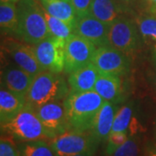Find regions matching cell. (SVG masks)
I'll return each instance as SVG.
<instances>
[{
	"label": "cell",
	"mask_w": 156,
	"mask_h": 156,
	"mask_svg": "<svg viewBox=\"0 0 156 156\" xmlns=\"http://www.w3.org/2000/svg\"><path fill=\"white\" fill-rule=\"evenodd\" d=\"M18 27L17 36L25 44L36 45L51 37L44 9L37 0H19L17 3Z\"/></svg>",
	"instance_id": "1"
},
{
	"label": "cell",
	"mask_w": 156,
	"mask_h": 156,
	"mask_svg": "<svg viewBox=\"0 0 156 156\" xmlns=\"http://www.w3.org/2000/svg\"><path fill=\"white\" fill-rule=\"evenodd\" d=\"M103 100L95 90L70 92L64 99L67 119L71 130L89 131Z\"/></svg>",
	"instance_id": "2"
},
{
	"label": "cell",
	"mask_w": 156,
	"mask_h": 156,
	"mask_svg": "<svg viewBox=\"0 0 156 156\" xmlns=\"http://www.w3.org/2000/svg\"><path fill=\"white\" fill-rule=\"evenodd\" d=\"M69 91L68 82L61 73L44 70L34 79L26 95V104L37 108L51 101L64 100Z\"/></svg>",
	"instance_id": "3"
},
{
	"label": "cell",
	"mask_w": 156,
	"mask_h": 156,
	"mask_svg": "<svg viewBox=\"0 0 156 156\" xmlns=\"http://www.w3.org/2000/svg\"><path fill=\"white\" fill-rule=\"evenodd\" d=\"M1 128L12 138L21 142L53 139L37 115L35 108L29 104L10 122L1 125Z\"/></svg>",
	"instance_id": "4"
},
{
	"label": "cell",
	"mask_w": 156,
	"mask_h": 156,
	"mask_svg": "<svg viewBox=\"0 0 156 156\" xmlns=\"http://www.w3.org/2000/svg\"><path fill=\"white\" fill-rule=\"evenodd\" d=\"M99 142L89 131L69 130L50 140V145L56 156L83 154L93 156Z\"/></svg>",
	"instance_id": "5"
},
{
	"label": "cell",
	"mask_w": 156,
	"mask_h": 156,
	"mask_svg": "<svg viewBox=\"0 0 156 156\" xmlns=\"http://www.w3.org/2000/svg\"><path fill=\"white\" fill-rule=\"evenodd\" d=\"M137 24L124 17H120L109 25L108 32V45L128 55L138 49L140 42Z\"/></svg>",
	"instance_id": "6"
},
{
	"label": "cell",
	"mask_w": 156,
	"mask_h": 156,
	"mask_svg": "<svg viewBox=\"0 0 156 156\" xmlns=\"http://www.w3.org/2000/svg\"><path fill=\"white\" fill-rule=\"evenodd\" d=\"M95 50L96 47L88 40L73 34L65 42L64 73L69 75L91 63Z\"/></svg>",
	"instance_id": "7"
},
{
	"label": "cell",
	"mask_w": 156,
	"mask_h": 156,
	"mask_svg": "<svg viewBox=\"0 0 156 156\" xmlns=\"http://www.w3.org/2000/svg\"><path fill=\"white\" fill-rule=\"evenodd\" d=\"M65 42L51 36L34 45L37 60L44 70L53 73L64 71Z\"/></svg>",
	"instance_id": "8"
},
{
	"label": "cell",
	"mask_w": 156,
	"mask_h": 156,
	"mask_svg": "<svg viewBox=\"0 0 156 156\" xmlns=\"http://www.w3.org/2000/svg\"><path fill=\"white\" fill-rule=\"evenodd\" d=\"M92 63L100 74L122 76L129 71L130 62L126 54L109 45L96 48Z\"/></svg>",
	"instance_id": "9"
},
{
	"label": "cell",
	"mask_w": 156,
	"mask_h": 156,
	"mask_svg": "<svg viewBox=\"0 0 156 156\" xmlns=\"http://www.w3.org/2000/svg\"><path fill=\"white\" fill-rule=\"evenodd\" d=\"M34 108L41 122L53 138L71 130L68 122L64 100L51 101Z\"/></svg>",
	"instance_id": "10"
},
{
	"label": "cell",
	"mask_w": 156,
	"mask_h": 156,
	"mask_svg": "<svg viewBox=\"0 0 156 156\" xmlns=\"http://www.w3.org/2000/svg\"><path fill=\"white\" fill-rule=\"evenodd\" d=\"M109 25L89 14L77 18L75 25V34L88 40L96 48L108 45V32Z\"/></svg>",
	"instance_id": "11"
},
{
	"label": "cell",
	"mask_w": 156,
	"mask_h": 156,
	"mask_svg": "<svg viewBox=\"0 0 156 156\" xmlns=\"http://www.w3.org/2000/svg\"><path fill=\"white\" fill-rule=\"evenodd\" d=\"M8 51L17 66L30 74L37 76L44 71L37 60L34 45L11 42L8 45Z\"/></svg>",
	"instance_id": "12"
},
{
	"label": "cell",
	"mask_w": 156,
	"mask_h": 156,
	"mask_svg": "<svg viewBox=\"0 0 156 156\" xmlns=\"http://www.w3.org/2000/svg\"><path fill=\"white\" fill-rule=\"evenodd\" d=\"M36 76L17 65L9 66L2 71L1 85L11 92L26 96Z\"/></svg>",
	"instance_id": "13"
},
{
	"label": "cell",
	"mask_w": 156,
	"mask_h": 156,
	"mask_svg": "<svg viewBox=\"0 0 156 156\" xmlns=\"http://www.w3.org/2000/svg\"><path fill=\"white\" fill-rule=\"evenodd\" d=\"M115 116V113L113 104L110 101H105L97 112L89 130L90 134L99 143L108 140L112 131Z\"/></svg>",
	"instance_id": "14"
},
{
	"label": "cell",
	"mask_w": 156,
	"mask_h": 156,
	"mask_svg": "<svg viewBox=\"0 0 156 156\" xmlns=\"http://www.w3.org/2000/svg\"><path fill=\"white\" fill-rule=\"evenodd\" d=\"M26 105V96L15 94L1 88L0 90V122L1 125L12 121Z\"/></svg>",
	"instance_id": "15"
},
{
	"label": "cell",
	"mask_w": 156,
	"mask_h": 156,
	"mask_svg": "<svg viewBox=\"0 0 156 156\" xmlns=\"http://www.w3.org/2000/svg\"><path fill=\"white\" fill-rule=\"evenodd\" d=\"M100 73L91 62L81 68L68 76V84L70 92H86L95 89V85Z\"/></svg>",
	"instance_id": "16"
},
{
	"label": "cell",
	"mask_w": 156,
	"mask_h": 156,
	"mask_svg": "<svg viewBox=\"0 0 156 156\" xmlns=\"http://www.w3.org/2000/svg\"><path fill=\"white\" fill-rule=\"evenodd\" d=\"M124 6L117 0H93L90 14L101 22L110 25L119 19Z\"/></svg>",
	"instance_id": "17"
},
{
	"label": "cell",
	"mask_w": 156,
	"mask_h": 156,
	"mask_svg": "<svg viewBox=\"0 0 156 156\" xmlns=\"http://www.w3.org/2000/svg\"><path fill=\"white\" fill-rule=\"evenodd\" d=\"M41 5L50 15L68 23L75 30L77 16L69 0H40Z\"/></svg>",
	"instance_id": "18"
},
{
	"label": "cell",
	"mask_w": 156,
	"mask_h": 156,
	"mask_svg": "<svg viewBox=\"0 0 156 156\" xmlns=\"http://www.w3.org/2000/svg\"><path fill=\"white\" fill-rule=\"evenodd\" d=\"M121 80L119 76L100 74L95 83V92L104 101L116 100L121 93Z\"/></svg>",
	"instance_id": "19"
},
{
	"label": "cell",
	"mask_w": 156,
	"mask_h": 156,
	"mask_svg": "<svg viewBox=\"0 0 156 156\" xmlns=\"http://www.w3.org/2000/svg\"><path fill=\"white\" fill-rule=\"evenodd\" d=\"M0 27L2 32L16 35L18 27L17 3L1 2Z\"/></svg>",
	"instance_id": "20"
},
{
	"label": "cell",
	"mask_w": 156,
	"mask_h": 156,
	"mask_svg": "<svg viewBox=\"0 0 156 156\" xmlns=\"http://www.w3.org/2000/svg\"><path fill=\"white\" fill-rule=\"evenodd\" d=\"M18 149L21 156H56L45 140L23 141L18 145Z\"/></svg>",
	"instance_id": "21"
},
{
	"label": "cell",
	"mask_w": 156,
	"mask_h": 156,
	"mask_svg": "<svg viewBox=\"0 0 156 156\" xmlns=\"http://www.w3.org/2000/svg\"><path fill=\"white\" fill-rule=\"evenodd\" d=\"M137 26L143 40L150 45L156 56V18L142 16L137 19Z\"/></svg>",
	"instance_id": "22"
},
{
	"label": "cell",
	"mask_w": 156,
	"mask_h": 156,
	"mask_svg": "<svg viewBox=\"0 0 156 156\" xmlns=\"http://www.w3.org/2000/svg\"><path fill=\"white\" fill-rule=\"evenodd\" d=\"M45 17L48 24V28L50 30V35L54 37L66 41L73 34H75V30L68 23L62 21L60 19L56 18L50 15L44 10Z\"/></svg>",
	"instance_id": "23"
},
{
	"label": "cell",
	"mask_w": 156,
	"mask_h": 156,
	"mask_svg": "<svg viewBox=\"0 0 156 156\" xmlns=\"http://www.w3.org/2000/svg\"><path fill=\"white\" fill-rule=\"evenodd\" d=\"M133 110L129 105H125L115 113L111 132H127L132 120Z\"/></svg>",
	"instance_id": "24"
},
{
	"label": "cell",
	"mask_w": 156,
	"mask_h": 156,
	"mask_svg": "<svg viewBox=\"0 0 156 156\" xmlns=\"http://www.w3.org/2000/svg\"><path fill=\"white\" fill-rule=\"evenodd\" d=\"M128 139L127 132H111L107 140V154L112 155L115 153V151L122 145Z\"/></svg>",
	"instance_id": "25"
},
{
	"label": "cell",
	"mask_w": 156,
	"mask_h": 156,
	"mask_svg": "<svg viewBox=\"0 0 156 156\" xmlns=\"http://www.w3.org/2000/svg\"><path fill=\"white\" fill-rule=\"evenodd\" d=\"M139 145L134 138H128L112 156H139Z\"/></svg>",
	"instance_id": "26"
},
{
	"label": "cell",
	"mask_w": 156,
	"mask_h": 156,
	"mask_svg": "<svg viewBox=\"0 0 156 156\" xmlns=\"http://www.w3.org/2000/svg\"><path fill=\"white\" fill-rule=\"evenodd\" d=\"M0 156H21L18 147L10 139L1 138Z\"/></svg>",
	"instance_id": "27"
},
{
	"label": "cell",
	"mask_w": 156,
	"mask_h": 156,
	"mask_svg": "<svg viewBox=\"0 0 156 156\" xmlns=\"http://www.w3.org/2000/svg\"><path fill=\"white\" fill-rule=\"evenodd\" d=\"M76 11L77 18L83 17L90 14V9L93 0H70Z\"/></svg>",
	"instance_id": "28"
},
{
	"label": "cell",
	"mask_w": 156,
	"mask_h": 156,
	"mask_svg": "<svg viewBox=\"0 0 156 156\" xmlns=\"http://www.w3.org/2000/svg\"><path fill=\"white\" fill-rule=\"evenodd\" d=\"M146 156H156V146H154V147H152L147 151Z\"/></svg>",
	"instance_id": "29"
},
{
	"label": "cell",
	"mask_w": 156,
	"mask_h": 156,
	"mask_svg": "<svg viewBox=\"0 0 156 156\" xmlns=\"http://www.w3.org/2000/svg\"><path fill=\"white\" fill-rule=\"evenodd\" d=\"M1 2H11V3H17L19 0H0Z\"/></svg>",
	"instance_id": "30"
},
{
	"label": "cell",
	"mask_w": 156,
	"mask_h": 156,
	"mask_svg": "<svg viewBox=\"0 0 156 156\" xmlns=\"http://www.w3.org/2000/svg\"><path fill=\"white\" fill-rule=\"evenodd\" d=\"M147 1H148L150 4H152V5L156 8V0H147Z\"/></svg>",
	"instance_id": "31"
},
{
	"label": "cell",
	"mask_w": 156,
	"mask_h": 156,
	"mask_svg": "<svg viewBox=\"0 0 156 156\" xmlns=\"http://www.w3.org/2000/svg\"><path fill=\"white\" fill-rule=\"evenodd\" d=\"M117 1H119V2H121V3H124V2H128L129 0H117Z\"/></svg>",
	"instance_id": "32"
},
{
	"label": "cell",
	"mask_w": 156,
	"mask_h": 156,
	"mask_svg": "<svg viewBox=\"0 0 156 156\" xmlns=\"http://www.w3.org/2000/svg\"><path fill=\"white\" fill-rule=\"evenodd\" d=\"M71 156H89V155H83V154H78V155H71Z\"/></svg>",
	"instance_id": "33"
},
{
	"label": "cell",
	"mask_w": 156,
	"mask_h": 156,
	"mask_svg": "<svg viewBox=\"0 0 156 156\" xmlns=\"http://www.w3.org/2000/svg\"><path fill=\"white\" fill-rule=\"evenodd\" d=\"M155 82H156V77H155Z\"/></svg>",
	"instance_id": "34"
},
{
	"label": "cell",
	"mask_w": 156,
	"mask_h": 156,
	"mask_svg": "<svg viewBox=\"0 0 156 156\" xmlns=\"http://www.w3.org/2000/svg\"><path fill=\"white\" fill-rule=\"evenodd\" d=\"M69 1H70V0H69Z\"/></svg>",
	"instance_id": "35"
}]
</instances>
